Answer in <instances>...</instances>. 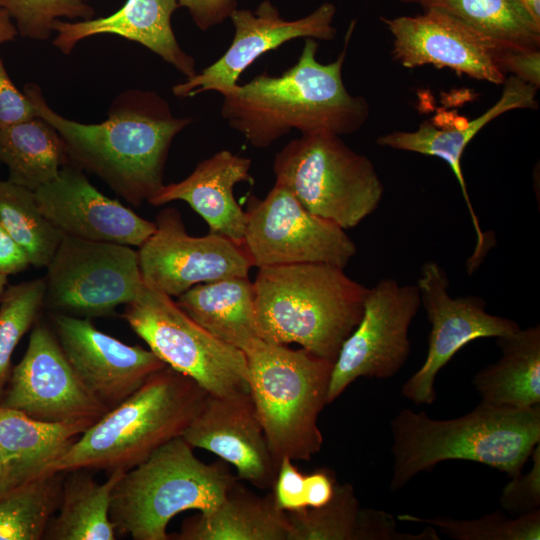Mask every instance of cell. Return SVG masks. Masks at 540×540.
<instances>
[{"mask_svg": "<svg viewBox=\"0 0 540 540\" xmlns=\"http://www.w3.org/2000/svg\"><path fill=\"white\" fill-rule=\"evenodd\" d=\"M66 472H46L0 493V540H40L59 507Z\"/></svg>", "mask_w": 540, "mask_h": 540, "instance_id": "obj_32", "label": "cell"}, {"mask_svg": "<svg viewBox=\"0 0 540 540\" xmlns=\"http://www.w3.org/2000/svg\"><path fill=\"white\" fill-rule=\"evenodd\" d=\"M16 485L12 471L0 446V493Z\"/></svg>", "mask_w": 540, "mask_h": 540, "instance_id": "obj_45", "label": "cell"}, {"mask_svg": "<svg viewBox=\"0 0 540 540\" xmlns=\"http://www.w3.org/2000/svg\"><path fill=\"white\" fill-rule=\"evenodd\" d=\"M275 183L286 187L311 213L344 230L379 206L384 185L372 161L341 136L301 134L276 153Z\"/></svg>", "mask_w": 540, "mask_h": 540, "instance_id": "obj_8", "label": "cell"}, {"mask_svg": "<svg viewBox=\"0 0 540 540\" xmlns=\"http://www.w3.org/2000/svg\"><path fill=\"white\" fill-rule=\"evenodd\" d=\"M43 307L76 317L108 316L143 287L131 246L64 235L47 266Z\"/></svg>", "mask_w": 540, "mask_h": 540, "instance_id": "obj_10", "label": "cell"}, {"mask_svg": "<svg viewBox=\"0 0 540 540\" xmlns=\"http://www.w3.org/2000/svg\"><path fill=\"white\" fill-rule=\"evenodd\" d=\"M36 116L31 101L15 87L0 57V130Z\"/></svg>", "mask_w": 540, "mask_h": 540, "instance_id": "obj_39", "label": "cell"}, {"mask_svg": "<svg viewBox=\"0 0 540 540\" xmlns=\"http://www.w3.org/2000/svg\"><path fill=\"white\" fill-rule=\"evenodd\" d=\"M45 279L5 288L0 295V401L11 373L13 352L43 307Z\"/></svg>", "mask_w": 540, "mask_h": 540, "instance_id": "obj_34", "label": "cell"}, {"mask_svg": "<svg viewBox=\"0 0 540 540\" xmlns=\"http://www.w3.org/2000/svg\"><path fill=\"white\" fill-rule=\"evenodd\" d=\"M202 31L223 23L238 8L237 0H178Z\"/></svg>", "mask_w": 540, "mask_h": 540, "instance_id": "obj_41", "label": "cell"}, {"mask_svg": "<svg viewBox=\"0 0 540 540\" xmlns=\"http://www.w3.org/2000/svg\"><path fill=\"white\" fill-rule=\"evenodd\" d=\"M243 353L249 393L278 466L284 457L310 460L323 444L318 417L328 404L334 362L260 338Z\"/></svg>", "mask_w": 540, "mask_h": 540, "instance_id": "obj_7", "label": "cell"}, {"mask_svg": "<svg viewBox=\"0 0 540 540\" xmlns=\"http://www.w3.org/2000/svg\"><path fill=\"white\" fill-rule=\"evenodd\" d=\"M390 429L391 492L447 460L477 462L512 478L522 473L540 444V405L515 409L480 402L471 412L448 420L405 408L391 420Z\"/></svg>", "mask_w": 540, "mask_h": 540, "instance_id": "obj_3", "label": "cell"}, {"mask_svg": "<svg viewBox=\"0 0 540 540\" xmlns=\"http://www.w3.org/2000/svg\"><path fill=\"white\" fill-rule=\"evenodd\" d=\"M182 437L193 447L219 456L240 479L259 489L272 488L278 464L249 392L208 394Z\"/></svg>", "mask_w": 540, "mask_h": 540, "instance_id": "obj_20", "label": "cell"}, {"mask_svg": "<svg viewBox=\"0 0 540 540\" xmlns=\"http://www.w3.org/2000/svg\"><path fill=\"white\" fill-rule=\"evenodd\" d=\"M124 473L114 470L106 481L97 483L84 469L66 472L59 512L51 517L43 539L114 540L116 529L110 518L112 493Z\"/></svg>", "mask_w": 540, "mask_h": 540, "instance_id": "obj_29", "label": "cell"}, {"mask_svg": "<svg viewBox=\"0 0 540 540\" xmlns=\"http://www.w3.org/2000/svg\"><path fill=\"white\" fill-rule=\"evenodd\" d=\"M494 60L498 68L506 75L511 74L523 82L539 88L540 86V49H508L494 50Z\"/></svg>", "mask_w": 540, "mask_h": 540, "instance_id": "obj_40", "label": "cell"}, {"mask_svg": "<svg viewBox=\"0 0 540 540\" xmlns=\"http://www.w3.org/2000/svg\"><path fill=\"white\" fill-rule=\"evenodd\" d=\"M88 427L53 423L0 407V446L17 485L48 471Z\"/></svg>", "mask_w": 540, "mask_h": 540, "instance_id": "obj_28", "label": "cell"}, {"mask_svg": "<svg viewBox=\"0 0 540 540\" xmlns=\"http://www.w3.org/2000/svg\"><path fill=\"white\" fill-rule=\"evenodd\" d=\"M67 162L62 138L39 116L0 130V163L14 184L34 192L56 180Z\"/></svg>", "mask_w": 540, "mask_h": 540, "instance_id": "obj_30", "label": "cell"}, {"mask_svg": "<svg viewBox=\"0 0 540 540\" xmlns=\"http://www.w3.org/2000/svg\"><path fill=\"white\" fill-rule=\"evenodd\" d=\"M420 306L417 285L383 278L369 288L361 319L333 363L328 404L358 378L388 379L404 366L411 352L409 327Z\"/></svg>", "mask_w": 540, "mask_h": 540, "instance_id": "obj_12", "label": "cell"}, {"mask_svg": "<svg viewBox=\"0 0 540 540\" xmlns=\"http://www.w3.org/2000/svg\"><path fill=\"white\" fill-rule=\"evenodd\" d=\"M288 540H433L434 529L399 532L392 514L361 508L351 484H336L332 498L320 507L286 512Z\"/></svg>", "mask_w": 540, "mask_h": 540, "instance_id": "obj_24", "label": "cell"}, {"mask_svg": "<svg viewBox=\"0 0 540 540\" xmlns=\"http://www.w3.org/2000/svg\"><path fill=\"white\" fill-rule=\"evenodd\" d=\"M500 359L479 370L472 384L481 402L525 409L540 405V327L496 338Z\"/></svg>", "mask_w": 540, "mask_h": 540, "instance_id": "obj_26", "label": "cell"}, {"mask_svg": "<svg viewBox=\"0 0 540 540\" xmlns=\"http://www.w3.org/2000/svg\"><path fill=\"white\" fill-rule=\"evenodd\" d=\"M395 1L405 3V4H416V5H420L424 9H427V8L431 7V5L436 0H395Z\"/></svg>", "mask_w": 540, "mask_h": 540, "instance_id": "obj_47", "label": "cell"}, {"mask_svg": "<svg viewBox=\"0 0 540 540\" xmlns=\"http://www.w3.org/2000/svg\"><path fill=\"white\" fill-rule=\"evenodd\" d=\"M175 302L205 330L242 352L260 338L253 283L248 277L199 283L179 295Z\"/></svg>", "mask_w": 540, "mask_h": 540, "instance_id": "obj_27", "label": "cell"}, {"mask_svg": "<svg viewBox=\"0 0 540 540\" xmlns=\"http://www.w3.org/2000/svg\"><path fill=\"white\" fill-rule=\"evenodd\" d=\"M121 316L161 361L208 394L249 392L245 354L197 324L172 297L143 285Z\"/></svg>", "mask_w": 540, "mask_h": 540, "instance_id": "obj_9", "label": "cell"}, {"mask_svg": "<svg viewBox=\"0 0 540 540\" xmlns=\"http://www.w3.org/2000/svg\"><path fill=\"white\" fill-rule=\"evenodd\" d=\"M0 407L41 421L88 428L109 411L83 385L54 331L41 322L32 329L21 361L11 369Z\"/></svg>", "mask_w": 540, "mask_h": 540, "instance_id": "obj_15", "label": "cell"}, {"mask_svg": "<svg viewBox=\"0 0 540 540\" xmlns=\"http://www.w3.org/2000/svg\"><path fill=\"white\" fill-rule=\"evenodd\" d=\"M250 168L249 158L220 150L199 162L185 179L164 184L148 203L160 206L184 201L205 220L209 233L243 246L247 216L233 189L238 183L251 181Z\"/></svg>", "mask_w": 540, "mask_h": 540, "instance_id": "obj_23", "label": "cell"}, {"mask_svg": "<svg viewBox=\"0 0 540 540\" xmlns=\"http://www.w3.org/2000/svg\"><path fill=\"white\" fill-rule=\"evenodd\" d=\"M381 21L393 37L391 56L402 67L432 65L496 85L506 78L494 60L496 46L442 10Z\"/></svg>", "mask_w": 540, "mask_h": 540, "instance_id": "obj_18", "label": "cell"}, {"mask_svg": "<svg viewBox=\"0 0 540 540\" xmlns=\"http://www.w3.org/2000/svg\"><path fill=\"white\" fill-rule=\"evenodd\" d=\"M18 31L9 13L0 8V44L13 40Z\"/></svg>", "mask_w": 540, "mask_h": 540, "instance_id": "obj_44", "label": "cell"}, {"mask_svg": "<svg viewBox=\"0 0 540 540\" xmlns=\"http://www.w3.org/2000/svg\"><path fill=\"white\" fill-rule=\"evenodd\" d=\"M54 333L87 390L108 410L166 364L150 349L127 345L83 317L53 313Z\"/></svg>", "mask_w": 540, "mask_h": 540, "instance_id": "obj_17", "label": "cell"}, {"mask_svg": "<svg viewBox=\"0 0 540 540\" xmlns=\"http://www.w3.org/2000/svg\"><path fill=\"white\" fill-rule=\"evenodd\" d=\"M273 499L283 511H295L306 508L305 475L293 464V460L284 457L279 462L276 480L273 485Z\"/></svg>", "mask_w": 540, "mask_h": 540, "instance_id": "obj_38", "label": "cell"}, {"mask_svg": "<svg viewBox=\"0 0 540 540\" xmlns=\"http://www.w3.org/2000/svg\"><path fill=\"white\" fill-rule=\"evenodd\" d=\"M34 195L41 212L67 236L140 247L156 229L155 222L101 193L72 164Z\"/></svg>", "mask_w": 540, "mask_h": 540, "instance_id": "obj_19", "label": "cell"}, {"mask_svg": "<svg viewBox=\"0 0 540 540\" xmlns=\"http://www.w3.org/2000/svg\"><path fill=\"white\" fill-rule=\"evenodd\" d=\"M354 22L335 61L316 58L318 43L306 38L297 62L281 75L259 74L221 92V116L255 148L272 145L293 129L301 134L348 135L368 120L367 100L348 92L342 70Z\"/></svg>", "mask_w": 540, "mask_h": 540, "instance_id": "obj_2", "label": "cell"}, {"mask_svg": "<svg viewBox=\"0 0 540 540\" xmlns=\"http://www.w3.org/2000/svg\"><path fill=\"white\" fill-rule=\"evenodd\" d=\"M24 93L37 116L62 138L69 163L90 172L134 206L147 202L164 185L170 146L190 117H176L169 103L151 90L120 93L108 110V118L84 124L54 111L36 84Z\"/></svg>", "mask_w": 540, "mask_h": 540, "instance_id": "obj_1", "label": "cell"}, {"mask_svg": "<svg viewBox=\"0 0 540 540\" xmlns=\"http://www.w3.org/2000/svg\"><path fill=\"white\" fill-rule=\"evenodd\" d=\"M178 436L126 471L114 487L110 518L134 540H168L167 527L187 510L215 509L237 483L223 462L205 463Z\"/></svg>", "mask_w": 540, "mask_h": 540, "instance_id": "obj_6", "label": "cell"}, {"mask_svg": "<svg viewBox=\"0 0 540 540\" xmlns=\"http://www.w3.org/2000/svg\"><path fill=\"white\" fill-rule=\"evenodd\" d=\"M0 225L35 267L49 265L64 237L41 212L34 192L8 179L0 181Z\"/></svg>", "mask_w": 540, "mask_h": 540, "instance_id": "obj_33", "label": "cell"}, {"mask_svg": "<svg viewBox=\"0 0 540 540\" xmlns=\"http://www.w3.org/2000/svg\"><path fill=\"white\" fill-rule=\"evenodd\" d=\"M29 265L23 249L0 225V273L9 276L24 271Z\"/></svg>", "mask_w": 540, "mask_h": 540, "instance_id": "obj_43", "label": "cell"}, {"mask_svg": "<svg viewBox=\"0 0 540 540\" xmlns=\"http://www.w3.org/2000/svg\"><path fill=\"white\" fill-rule=\"evenodd\" d=\"M178 8V0H127L106 17L55 21L56 36L52 43L63 54H70L80 41L89 37L120 36L145 46L190 78L197 73L195 59L181 48L171 25Z\"/></svg>", "mask_w": 540, "mask_h": 540, "instance_id": "obj_22", "label": "cell"}, {"mask_svg": "<svg viewBox=\"0 0 540 540\" xmlns=\"http://www.w3.org/2000/svg\"><path fill=\"white\" fill-rule=\"evenodd\" d=\"M245 212L243 247L257 268L326 263L344 269L356 254L344 229L309 212L280 184L264 199L251 195Z\"/></svg>", "mask_w": 540, "mask_h": 540, "instance_id": "obj_11", "label": "cell"}, {"mask_svg": "<svg viewBox=\"0 0 540 540\" xmlns=\"http://www.w3.org/2000/svg\"><path fill=\"white\" fill-rule=\"evenodd\" d=\"M536 94L537 88L510 76L503 82L499 99L473 120L442 128H438L432 121H423L414 131H392L376 139L381 147L438 157L450 166L461 188L476 233V246L471 255L473 259L485 257L491 247V239H487L482 231L470 201L461 158L469 142L492 120L511 110L537 109Z\"/></svg>", "mask_w": 540, "mask_h": 540, "instance_id": "obj_21", "label": "cell"}, {"mask_svg": "<svg viewBox=\"0 0 540 540\" xmlns=\"http://www.w3.org/2000/svg\"><path fill=\"white\" fill-rule=\"evenodd\" d=\"M397 519L432 526L436 531L455 540L540 539V509L514 518L508 517L503 510H498L472 520L426 518L412 514H400Z\"/></svg>", "mask_w": 540, "mask_h": 540, "instance_id": "obj_35", "label": "cell"}, {"mask_svg": "<svg viewBox=\"0 0 540 540\" xmlns=\"http://www.w3.org/2000/svg\"><path fill=\"white\" fill-rule=\"evenodd\" d=\"M531 14L540 21V0H521Z\"/></svg>", "mask_w": 540, "mask_h": 540, "instance_id": "obj_46", "label": "cell"}, {"mask_svg": "<svg viewBox=\"0 0 540 540\" xmlns=\"http://www.w3.org/2000/svg\"><path fill=\"white\" fill-rule=\"evenodd\" d=\"M336 480L333 471L320 468L305 476V501L307 507H320L333 496Z\"/></svg>", "mask_w": 540, "mask_h": 540, "instance_id": "obj_42", "label": "cell"}, {"mask_svg": "<svg viewBox=\"0 0 540 540\" xmlns=\"http://www.w3.org/2000/svg\"><path fill=\"white\" fill-rule=\"evenodd\" d=\"M431 7L457 18L498 48L540 49V21L521 0H436Z\"/></svg>", "mask_w": 540, "mask_h": 540, "instance_id": "obj_31", "label": "cell"}, {"mask_svg": "<svg viewBox=\"0 0 540 540\" xmlns=\"http://www.w3.org/2000/svg\"><path fill=\"white\" fill-rule=\"evenodd\" d=\"M286 512L273 496L259 497L236 483L212 511L186 519L178 540H288Z\"/></svg>", "mask_w": 540, "mask_h": 540, "instance_id": "obj_25", "label": "cell"}, {"mask_svg": "<svg viewBox=\"0 0 540 540\" xmlns=\"http://www.w3.org/2000/svg\"><path fill=\"white\" fill-rule=\"evenodd\" d=\"M253 282L257 332L265 342L299 344L332 362L359 323L369 288L326 263L258 268Z\"/></svg>", "mask_w": 540, "mask_h": 540, "instance_id": "obj_4", "label": "cell"}, {"mask_svg": "<svg viewBox=\"0 0 540 540\" xmlns=\"http://www.w3.org/2000/svg\"><path fill=\"white\" fill-rule=\"evenodd\" d=\"M91 0H0L18 33L32 40H47L55 21L62 18L70 21L93 18L95 11Z\"/></svg>", "mask_w": 540, "mask_h": 540, "instance_id": "obj_36", "label": "cell"}, {"mask_svg": "<svg viewBox=\"0 0 540 540\" xmlns=\"http://www.w3.org/2000/svg\"><path fill=\"white\" fill-rule=\"evenodd\" d=\"M416 285L431 331L425 361L401 393L414 404L430 405L436 398L438 373L461 348L478 338L508 336L520 327L514 320L488 313L479 296L452 298L448 276L435 261L423 263Z\"/></svg>", "mask_w": 540, "mask_h": 540, "instance_id": "obj_13", "label": "cell"}, {"mask_svg": "<svg viewBox=\"0 0 540 540\" xmlns=\"http://www.w3.org/2000/svg\"><path fill=\"white\" fill-rule=\"evenodd\" d=\"M207 396L193 379L165 365L85 430L48 471L126 472L182 436Z\"/></svg>", "mask_w": 540, "mask_h": 540, "instance_id": "obj_5", "label": "cell"}, {"mask_svg": "<svg viewBox=\"0 0 540 540\" xmlns=\"http://www.w3.org/2000/svg\"><path fill=\"white\" fill-rule=\"evenodd\" d=\"M336 7L324 2L310 14L295 20L281 17L269 0L262 1L256 10L236 9L230 16L234 37L224 54L201 72L176 84L177 97H194L204 92L221 93L238 84L241 74L260 56L297 38L333 40Z\"/></svg>", "mask_w": 540, "mask_h": 540, "instance_id": "obj_16", "label": "cell"}, {"mask_svg": "<svg viewBox=\"0 0 540 540\" xmlns=\"http://www.w3.org/2000/svg\"><path fill=\"white\" fill-rule=\"evenodd\" d=\"M8 276L0 273V295L6 288Z\"/></svg>", "mask_w": 540, "mask_h": 540, "instance_id": "obj_48", "label": "cell"}, {"mask_svg": "<svg viewBox=\"0 0 540 540\" xmlns=\"http://www.w3.org/2000/svg\"><path fill=\"white\" fill-rule=\"evenodd\" d=\"M531 457L533 463L530 471L512 477L500 496L501 509L514 517L540 507V444L534 448Z\"/></svg>", "mask_w": 540, "mask_h": 540, "instance_id": "obj_37", "label": "cell"}, {"mask_svg": "<svg viewBox=\"0 0 540 540\" xmlns=\"http://www.w3.org/2000/svg\"><path fill=\"white\" fill-rule=\"evenodd\" d=\"M155 225L137 251L146 287L178 297L199 283L248 277L253 264L243 246L216 233L189 235L177 209L161 210Z\"/></svg>", "mask_w": 540, "mask_h": 540, "instance_id": "obj_14", "label": "cell"}]
</instances>
